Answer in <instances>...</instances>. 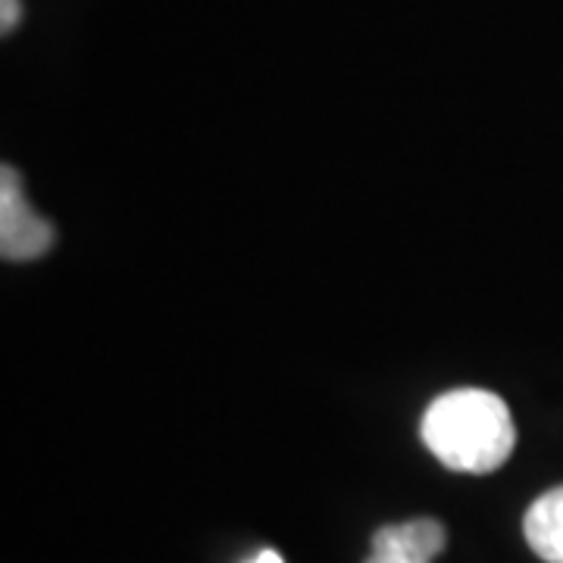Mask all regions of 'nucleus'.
<instances>
[{"instance_id": "1", "label": "nucleus", "mask_w": 563, "mask_h": 563, "mask_svg": "<svg viewBox=\"0 0 563 563\" xmlns=\"http://www.w3.org/2000/svg\"><path fill=\"white\" fill-rule=\"evenodd\" d=\"M422 444L432 457L457 473H495L517 448L510 407L485 388H454L426 407Z\"/></svg>"}, {"instance_id": "2", "label": "nucleus", "mask_w": 563, "mask_h": 563, "mask_svg": "<svg viewBox=\"0 0 563 563\" xmlns=\"http://www.w3.org/2000/svg\"><path fill=\"white\" fill-rule=\"evenodd\" d=\"M51 244H54L51 222L25 203L20 173L13 166H3L0 173V254L3 261H35Z\"/></svg>"}, {"instance_id": "3", "label": "nucleus", "mask_w": 563, "mask_h": 563, "mask_svg": "<svg viewBox=\"0 0 563 563\" xmlns=\"http://www.w3.org/2000/svg\"><path fill=\"white\" fill-rule=\"evenodd\" d=\"M523 532L544 563H563V485L532 501L523 517Z\"/></svg>"}, {"instance_id": "4", "label": "nucleus", "mask_w": 563, "mask_h": 563, "mask_svg": "<svg viewBox=\"0 0 563 563\" xmlns=\"http://www.w3.org/2000/svg\"><path fill=\"white\" fill-rule=\"evenodd\" d=\"M383 539L388 542L401 544L407 548L410 554H417L422 561H435L439 554L444 551V526L439 520H407V523L398 526H383V529H376Z\"/></svg>"}, {"instance_id": "5", "label": "nucleus", "mask_w": 563, "mask_h": 563, "mask_svg": "<svg viewBox=\"0 0 563 563\" xmlns=\"http://www.w3.org/2000/svg\"><path fill=\"white\" fill-rule=\"evenodd\" d=\"M366 563H432V561H422V558H417V554H410L407 548L388 542V539H383V536L376 532V536H373V551H369Z\"/></svg>"}, {"instance_id": "6", "label": "nucleus", "mask_w": 563, "mask_h": 563, "mask_svg": "<svg viewBox=\"0 0 563 563\" xmlns=\"http://www.w3.org/2000/svg\"><path fill=\"white\" fill-rule=\"evenodd\" d=\"M20 0H3V13H0V25H3V32H10V29H16V22H20Z\"/></svg>"}, {"instance_id": "7", "label": "nucleus", "mask_w": 563, "mask_h": 563, "mask_svg": "<svg viewBox=\"0 0 563 563\" xmlns=\"http://www.w3.org/2000/svg\"><path fill=\"white\" fill-rule=\"evenodd\" d=\"M247 563H285V561H282L276 551H261V554H257L254 561H247Z\"/></svg>"}]
</instances>
